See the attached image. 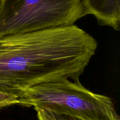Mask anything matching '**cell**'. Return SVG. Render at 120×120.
<instances>
[{
  "label": "cell",
  "mask_w": 120,
  "mask_h": 120,
  "mask_svg": "<svg viewBox=\"0 0 120 120\" xmlns=\"http://www.w3.org/2000/svg\"><path fill=\"white\" fill-rule=\"evenodd\" d=\"M97 48L76 25L0 36V92L19 97L37 85L79 78Z\"/></svg>",
  "instance_id": "obj_1"
},
{
  "label": "cell",
  "mask_w": 120,
  "mask_h": 120,
  "mask_svg": "<svg viewBox=\"0 0 120 120\" xmlns=\"http://www.w3.org/2000/svg\"><path fill=\"white\" fill-rule=\"evenodd\" d=\"M61 79L37 85L18 97V104L82 120H120L111 98L85 88L79 78Z\"/></svg>",
  "instance_id": "obj_2"
},
{
  "label": "cell",
  "mask_w": 120,
  "mask_h": 120,
  "mask_svg": "<svg viewBox=\"0 0 120 120\" xmlns=\"http://www.w3.org/2000/svg\"><path fill=\"white\" fill-rule=\"evenodd\" d=\"M85 15L83 0H2L0 36L73 25Z\"/></svg>",
  "instance_id": "obj_3"
},
{
  "label": "cell",
  "mask_w": 120,
  "mask_h": 120,
  "mask_svg": "<svg viewBox=\"0 0 120 120\" xmlns=\"http://www.w3.org/2000/svg\"><path fill=\"white\" fill-rule=\"evenodd\" d=\"M86 14L93 15L100 25L116 31L120 27V0H83Z\"/></svg>",
  "instance_id": "obj_4"
},
{
  "label": "cell",
  "mask_w": 120,
  "mask_h": 120,
  "mask_svg": "<svg viewBox=\"0 0 120 120\" xmlns=\"http://www.w3.org/2000/svg\"><path fill=\"white\" fill-rule=\"evenodd\" d=\"M38 120H82L69 115L59 114L43 109H37Z\"/></svg>",
  "instance_id": "obj_5"
},
{
  "label": "cell",
  "mask_w": 120,
  "mask_h": 120,
  "mask_svg": "<svg viewBox=\"0 0 120 120\" xmlns=\"http://www.w3.org/2000/svg\"><path fill=\"white\" fill-rule=\"evenodd\" d=\"M18 97L16 96L0 92V109L18 104Z\"/></svg>",
  "instance_id": "obj_6"
},
{
  "label": "cell",
  "mask_w": 120,
  "mask_h": 120,
  "mask_svg": "<svg viewBox=\"0 0 120 120\" xmlns=\"http://www.w3.org/2000/svg\"><path fill=\"white\" fill-rule=\"evenodd\" d=\"M2 0H0V8H1V4H2Z\"/></svg>",
  "instance_id": "obj_7"
}]
</instances>
